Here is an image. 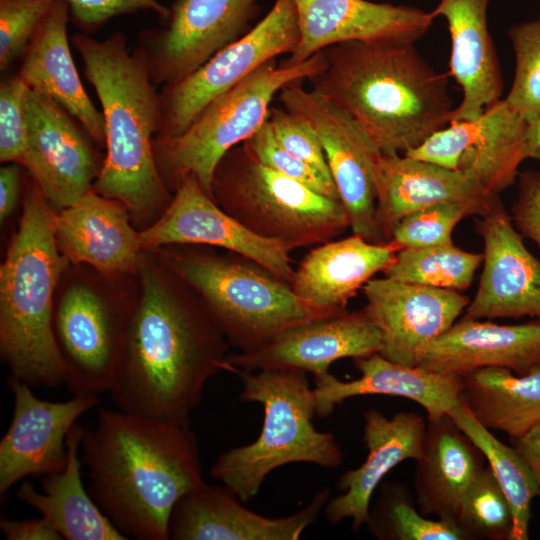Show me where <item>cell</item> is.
Returning a JSON list of instances; mask_svg holds the SVG:
<instances>
[{
	"label": "cell",
	"instance_id": "obj_1",
	"mask_svg": "<svg viewBox=\"0 0 540 540\" xmlns=\"http://www.w3.org/2000/svg\"><path fill=\"white\" fill-rule=\"evenodd\" d=\"M139 296L109 389L121 411L190 422L206 383L228 372L230 348L201 298L152 250L137 271Z\"/></svg>",
	"mask_w": 540,
	"mask_h": 540
},
{
	"label": "cell",
	"instance_id": "obj_2",
	"mask_svg": "<svg viewBox=\"0 0 540 540\" xmlns=\"http://www.w3.org/2000/svg\"><path fill=\"white\" fill-rule=\"evenodd\" d=\"M80 458L89 494L127 539L168 540L175 504L205 483L190 422L100 408Z\"/></svg>",
	"mask_w": 540,
	"mask_h": 540
},
{
	"label": "cell",
	"instance_id": "obj_3",
	"mask_svg": "<svg viewBox=\"0 0 540 540\" xmlns=\"http://www.w3.org/2000/svg\"><path fill=\"white\" fill-rule=\"evenodd\" d=\"M415 43L351 41L322 50L311 89L348 114L384 155L404 154L450 123L448 75Z\"/></svg>",
	"mask_w": 540,
	"mask_h": 540
},
{
	"label": "cell",
	"instance_id": "obj_4",
	"mask_svg": "<svg viewBox=\"0 0 540 540\" xmlns=\"http://www.w3.org/2000/svg\"><path fill=\"white\" fill-rule=\"evenodd\" d=\"M71 42L98 96L105 125L106 154L92 189L123 204L142 231L164 213L173 196L153 151L159 91L142 53L137 47L129 52L123 33L98 41L81 32Z\"/></svg>",
	"mask_w": 540,
	"mask_h": 540
},
{
	"label": "cell",
	"instance_id": "obj_5",
	"mask_svg": "<svg viewBox=\"0 0 540 540\" xmlns=\"http://www.w3.org/2000/svg\"><path fill=\"white\" fill-rule=\"evenodd\" d=\"M18 228L0 265V355L9 377L30 387L65 384L53 331L54 300L70 263L59 250L55 213L26 173Z\"/></svg>",
	"mask_w": 540,
	"mask_h": 540
},
{
	"label": "cell",
	"instance_id": "obj_6",
	"mask_svg": "<svg viewBox=\"0 0 540 540\" xmlns=\"http://www.w3.org/2000/svg\"><path fill=\"white\" fill-rule=\"evenodd\" d=\"M152 251L194 289L230 347L239 351L259 347L296 325L333 315L310 305L289 284L239 254L189 244Z\"/></svg>",
	"mask_w": 540,
	"mask_h": 540
},
{
	"label": "cell",
	"instance_id": "obj_7",
	"mask_svg": "<svg viewBox=\"0 0 540 540\" xmlns=\"http://www.w3.org/2000/svg\"><path fill=\"white\" fill-rule=\"evenodd\" d=\"M231 372L242 382L240 400L258 402L264 409L258 438L222 453L210 471L242 502L254 498L266 476L280 466L305 462L335 468L342 463L335 436L316 430L312 423L316 404L306 372L236 368Z\"/></svg>",
	"mask_w": 540,
	"mask_h": 540
},
{
	"label": "cell",
	"instance_id": "obj_8",
	"mask_svg": "<svg viewBox=\"0 0 540 540\" xmlns=\"http://www.w3.org/2000/svg\"><path fill=\"white\" fill-rule=\"evenodd\" d=\"M139 288L137 273L72 264L65 270L54 300L53 331L73 395L109 391Z\"/></svg>",
	"mask_w": 540,
	"mask_h": 540
},
{
	"label": "cell",
	"instance_id": "obj_9",
	"mask_svg": "<svg viewBox=\"0 0 540 540\" xmlns=\"http://www.w3.org/2000/svg\"><path fill=\"white\" fill-rule=\"evenodd\" d=\"M210 197L253 233L281 242L290 252L328 242L350 228L340 200L261 163L245 142L218 162Z\"/></svg>",
	"mask_w": 540,
	"mask_h": 540
},
{
	"label": "cell",
	"instance_id": "obj_10",
	"mask_svg": "<svg viewBox=\"0 0 540 540\" xmlns=\"http://www.w3.org/2000/svg\"><path fill=\"white\" fill-rule=\"evenodd\" d=\"M326 66L322 51L295 65L266 62L217 97L174 138H154L157 169L172 192L193 175L210 196L214 170L233 147L247 141L267 121L273 98L286 85L304 81Z\"/></svg>",
	"mask_w": 540,
	"mask_h": 540
},
{
	"label": "cell",
	"instance_id": "obj_11",
	"mask_svg": "<svg viewBox=\"0 0 540 540\" xmlns=\"http://www.w3.org/2000/svg\"><path fill=\"white\" fill-rule=\"evenodd\" d=\"M300 32L294 0H275L245 35L214 54L187 77L161 87L155 138L181 135L205 109L268 61L292 54Z\"/></svg>",
	"mask_w": 540,
	"mask_h": 540
},
{
	"label": "cell",
	"instance_id": "obj_12",
	"mask_svg": "<svg viewBox=\"0 0 540 540\" xmlns=\"http://www.w3.org/2000/svg\"><path fill=\"white\" fill-rule=\"evenodd\" d=\"M302 82L283 87L278 100L316 133L352 233L384 243L376 224L375 184V165L382 153L348 114Z\"/></svg>",
	"mask_w": 540,
	"mask_h": 540
},
{
	"label": "cell",
	"instance_id": "obj_13",
	"mask_svg": "<svg viewBox=\"0 0 540 540\" xmlns=\"http://www.w3.org/2000/svg\"><path fill=\"white\" fill-rule=\"evenodd\" d=\"M260 0H175L162 28L138 35L157 87L177 82L225 46L245 35L260 11Z\"/></svg>",
	"mask_w": 540,
	"mask_h": 540
},
{
	"label": "cell",
	"instance_id": "obj_14",
	"mask_svg": "<svg viewBox=\"0 0 540 540\" xmlns=\"http://www.w3.org/2000/svg\"><path fill=\"white\" fill-rule=\"evenodd\" d=\"M26 117L28 138L21 165L51 207L60 211L92 189L105 155L65 108L30 88Z\"/></svg>",
	"mask_w": 540,
	"mask_h": 540
},
{
	"label": "cell",
	"instance_id": "obj_15",
	"mask_svg": "<svg viewBox=\"0 0 540 540\" xmlns=\"http://www.w3.org/2000/svg\"><path fill=\"white\" fill-rule=\"evenodd\" d=\"M142 250L168 245L217 247L246 257L290 285L294 269L290 251L279 241L253 233L220 208L193 175L173 192L164 213L140 231Z\"/></svg>",
	"mask_w": 540,
	"mask_h": 540
},
{
	"label": "cell",
	"instance_id": "obj_16",
	"mask_svg": "<svg viewBox=\"0 0 540 540\" xmlns=\"http://www.w3.org/2000/svg\"><path fill=\"white\" fill-rule=\"evenodd\" d=\"M362 309L378 328L388 360L418 366L425 351L464 314L470 299L459 291L372 278Z\"/></svg>",
	"mask_w": 540,
	"mask_h": 540
},
{
	"label": "cell",
	"instance_id": "obj_17",
	"mask_svg": "<svg viewBox=\"0 0 540 540\" xmlns=\"http://www.w3.org/2000/svg\"><path fill=\"white\" fill-rule=\"evenodd\" d=\"M13 394L11 423L0 441V494L28 476H47L64 469L66 440L77 419L95 407L97 395H73L51 402L34 395L29 385L9 377Z\"/></svg>",
	"mask_w": 540,
	"mask_h": 540
},
{
	"label": "cell",
	"instance_id": "obj_18",
	"mask_svg": "<svg viewBox=\"0 0 540 540\" xmlns=\"http://www.w3.org/2000/svg\"><path fill=\"white\" fill-rule=\"evenodd\" d=\"M479 217L483 269L463 317L540 319V259L525 246L500 198Z\"/></svg>",
	"mask_w": 540,
	"mask_h": 540
},
{
	"label": "cell",
	"instance_id": "obj_19",
	"mask_svg": "<svg viewBox=\"0 0 540 540\" xmlns=\"http://www.w3.org/2000/svg\"><path fill=\"white\" fill-rule=\"evenodd\" d=\"M381 349L380 332L363 310H344L291 327L254 349L228 354L227 364L228 372L300 370L319 376L337 360L365 357Z\"/></svg>",
	"mask_w": 540,
	"mask_h": 540
},
{
	"label": "cell",
	"instance_id": "obj_20",
	"mask_svg": "<svg viewBox=\"0 0 540 540\" xmlns=\"http://www.w3.org/2000/svg\"><path fill=\"white\" fill-rule=\"evenodd\" d=\"M300 40L281 63L299 64L325 48L351 41L415 43L435 19L430 12L368 0H294Z\"/></svg>",
	"mask_w": 540,
	"mask_h": 540
},
{
	"label": "cell",
	"instance_id": "obj_21",
	"mask_svg": "<svg viewBox=\"0 0 540 540\" xmlns=\"http://www.w3.org/2000/svg\"><path fill=\"white\" fill-rule=\"evenodd\" d=\"M330 489L318 491L306 507L271 518L247 509L227 486L204 483L183 495L169 519L173 540H297L326 506Z\"/></svg>",
	"mask_w": 540,
	"mask_h": 540
},
{
	"label": "cell",
	"instance_id": "obj_22",
	"mask_svg": "<svg viewBox=\"0 0 540 540\" xmlns=\"http://www.w3.org/2000/svg\"><path fill=\"white\" fill-rule=\"evenodd\" d=\"M376 224L384 243L407 215L439 203L457 202L488 211L499 195L486 191L460 170L405 154H381L375 165Z\"/></svg>",
	"mask_w": 540,
	"mask_h": 540
},
{
	"label": "cell",
	"instance_id": "obj_23",
	"mask_svg": "<svg viewBox=\"0 0 540 540\" xmlns=\"http://www.w3.org/2000/svg\"><path fill=\"white\" fill-rule=\"evenodd\" d=\"M59 250L72 265L104 273L136 274L142 254L140 231L119 201L93 189L55 213Z\"/></svg>",
	"mask_w": 540,
	"mask_h": 540
},
{
	"label": "cell",
	"instance_id": "obj_24",
	"mask_svg": "<svg viewBox=\"0 0 540 540\" xmlns=\"http://www.w3.org/2000/svg\"><path fill=\"white\" fill-rule=\"evenodd\" d=\"M540 365V319L504 325L462 317L425 351L418 366L464 376L486 367L525 374Z\"/></svg>",
	"mask_w": 540,
	"mask_h": 540
},
{
	"label": "cell",
	"instance_id": "obj_25",
	"mask_svg": "<svg viewBox=\"0 0 540 540\" xmlns=\"http://www.w3.org/2000/svg\"><path fill=\"white\" fill-rule=\"evenodd\" d=\"M363 417L367 457L361 466L340 477L338 489L343 493L328 500L325 508L330 523L350 518L354 531L366 524L371 497L385 475L404 460L419 458L427 426L413 412H401L389 419L369 409Z\"/></svg>",
	"mask_w": 540,
	"mask_h": 540
},
{
	"label": "cell",
	"instance_id": "obj_26",
	"mask_svg": "<svg viewBox=\"0 0 540 540\" xmlns=\"http://www.w3.org/2000/svg\"><path fill=\"white\" fill-rule=\"evenodd\" d=\"M490 0H440L431 11L444 17L451 40L449 73L462 91L450 122L472 121L501 99L503 78L487 10Z\"/></svg>",
	"mask_w": 540,
	"mask_h": 540
},
{
	"label": "cell",
	"instance_id": "obj_27",
	"mask_svg": "<svg viewBox=\"0 0 540 540\" xmlns=\"http://www.w3.org/2000/svg\"><path fill=\"white\" fill-rule=\"evenodd\" d=\"M358 379L341 381L329 372L314 376L316 415L329 416L336 405L361 395H389L418 403L428 419H436L460 401L462 378L407 366L386 359L379 353L356 358Z\"/></svg>",
	"mask_w": 540,
	"mask_h": 540
},
{
	"label": "cell",
	"instance_id": "obj_28",
	"mask_svg": "<svg viewBox=\"0 0 540 540\" xmlns=\"http://www.w3.org/2000/svg\"><path fill=\"white\" fill-rule=\"evenodd\" d=\"M398 248L353 234L312 248L294 269L290 287L310 305L335 314L393 262Z\"/></svg>",
	"mask_w": 540,
	"mask_h": 540
},
{
	"label": "cell",
	"instance_id": "obj_29",
	"mask_svg": "<svg viewBox=\"0 0 540 540\" xmlns=\"http://www.w3.org/2000/svg\"><path fill=\"white\" fill-rule=\"evenodd\" d=\"M69 7L55 0L22 58L18 74L27 86L65 108L76 118L100 148H105V125L86 93L69 47Z\"/></svg>",
	"mask_w": 540,
	"mask_h": 540
},
{
	"label": "cell",
	"instance_id": "obj_30",
	"mask_svg": "<svg viewBox=\"0 0 540 540\" xmlns=\"http://www.w3.org/2000/svg\"><path fill=\"white\" fill-rule=\"evenodd\" d=\"M484 460L480 449L448 413L428 419L422 452L416 459L415 468L417 503L421 513L457 525L461 503L485 468Z\"/></svg>",
	"mask_w": 540,
	"mask_h": 540
},
{
	"label": "cell",
	"instance_id": "obj_31",
	"mask_svg": "<svg viewBox=\"0 0 540 540\" xmlns=\"http://www.w3.org/2000/svg\"><path fill=\"white\" fill-rule=\"evenodd\" d=\"M84 428L76 423L68 433L67 460L62 471L47 475L42 492L23 481L16 498L37 510L67 540H125L95 503L81 479L80 445Z\"/></svg>",
	"mask_w": 540,
	"mask_h": 540
},
{
	"label": "cell",
	"instance_id": "obj_32",
	"mask_svg": "<svg viewBox=\"0 0 540 540\" xmlns=\"http://www.w3.org/2000/svg\"><path fill=\"white\" fill-rule=\"evenodd\" d=\"M461 378V401L487 429L514 440L540 423V365L525 374L486 367Z\"/></svg>",
	"mask_w": 540,
	"mask_h": 540
},
{
	"label": "cell",
	"instance_id": "obj_33",
	"mask_svg": "<svg viewBox=\"0 0 540 540\" xmlns=\"http://www.w3.org/2000/svg\"><path fill=\"white\" fill-rule=\"evenodd\" d=\"M527 121L505 99L472 120V133L458 170L486 191L499 195L517 180L524 154Z\"/></svg>",
	"mask_w": 540,
	"mask_h": 540
},
{
	"label": "cell",
	"instance_id": "obj_34",
	"mask_svg": "<svg viewBox=\"0 0 540 540\" xmlns=\"http://www.w3.org/2000/svg\"><path fill=\"white\" fill-rule=\"evenodd\" d=\"M448 414L483 453L488 467L504 492L512 513L510 540H528L531 502L540 488L517 451L484 427L460 401Z\"/></svg>",
	"mask_w": 540,
	"mask_h": 540
},
{
	"label": "cell",
	"instance_id": "obj_35",
	"mask_svg": "<svg viewBox=\"0 0 540 540\" xmlns=\"http://www.w3.org/2000/svg\"><path fill=\"white\" fill-rule=\"evenodd\" d=\"M483 261L453 243L424 249H400L384 276L412 284L462 291L467 289Z\"/></svg>",
	"mask_w": 540,
	"mask_h": 540
},
{
	"label": "cell",
	"instance_id": "obj_36",
	"mask_svg": "<svg viewBox=\"0 0 540 540\" xmlns=\"http://www.w3.org/2000/svg\"><path fill=\"white\" fill-rule=\"evenodd\" d=\"M366 525L381 540H467L456 524L425 518L408 489L398 484L383 487Z\"/></svg>",
	"mask_w": 540,
	"mask_h": 540
},
{
	"label": "cell",
	"instance_id": "obj_37",
	"mask_svg": "<svg viewBox=\"0 0 540 540\" xmlns=\"http://www.w3.org/2000/svg\"><path fill=\"white\" fill-rule=\"evenodd\" d=\"M512 513L508 500L487 466L469 487L457 525L470 539L510 540Z\"/></svg>",
	"mask_w": 540,
	"mask_h": 540
},
{
	"label": "cell",
	"instance_id": "obj_38",
	"mask_svg": "<svg viewBox=\"0 0 540 540\" xmlns=\"http://www.w3.org/2000/svg\"><path fill=\"white\" fill-rule=\"evenodd\" d=\"M515 55V73L504 98L527 122L540 113V17L507 31Z\"/></svg>",
	"mask_w": 540,
	"mask_h": 540
},
{
	"label": "cell",
	"instance_id": "obj_39",
	"mask_svg": "<svg viewBox=\"0 0 540 540\" xmlns=\"http://www.w3.org/2000/svg\"><path fill=\"white\" fill-rule=\"evenodd\" d=\"M480 215L477 208L457 202L439 203L404 217L390 240L400 249H424L452 244V232L465 217Z\"/></svg>",
	"mask_w": 540,
	"mask_h": 540
},
{
	"label": "cell",
	"instance_id": "obj_40",
	"mask_svg": "<svg viewBox=\"0 0 540 540\" xmlns=\"http://www.w3.org/2000/svg\"><path fill=\"white\" fill-rule=\"evenodd\" d=\"M55 0H0V70L22 57Z\"/></svg>",
	"mask_w": 540,
	"mask_h": 540
},
{
	"label": "cell",
	"instance_id": "obj_41",
	"mask_svg": "<svg viewBox=\"0 0 540 540\" xmlns=\"http://www.w3.org/2000/svg\"><path fill=\"white\" fill-rule=\"evenodd\" d=\"M245 143L261 163L325 197L340 200L332 179L323 176L315 168L289 153L278 143L268 119Z\"/></svg>",
	"mask_w": 540,
	"mask_h": 540
},
{
	"label": "cell",
	"instance_id": "obj_42",
	"mask_svg": "<svg viewBox=\"0 0 540 540\" xmlns=\"http://www.w3.org/2000/svg\"><path fill=\"white\" fill-rule=\"evenodd\" d=\"M29 87L19 74L0 83V161L19 163L27 146L26 97Z\"/></svg>",
	"mask_w": 540,
	"mask_h": 540
},
{
	"label": "cell",
	"instance_id": "obj_43",
	"mask_svg": "<svg viewBox=\"0 0 540 540\" xmlns=\"http://www.w3.org/2000/svg\"><path fill=\"white\" fill-rule=\"evenodd\" d=\"M268 122L285 150L332 179L322 145L307 123L285 108L275 106L270 107Z\"/></svg>",
	"mask_w": 540,
	"mask_h": 540
},
{
	"label": "cell",
	"instance_id": "obj_44",
	"mask_svg": "<svg viewBox=\"0 0 540 540\" xmlns=\"http://www.w3.org/2000/svg\"><path fill=\"white\" fill-rule=\"evenodd\" d=\"M70 20L82 33L90 34L101 29L113 17L152 10L162 24L169 17V7L159 0H65Z\"/></svg>",
	"mask_w": 540,
	"mask_h": 540
},
{
	"label": "cell",
	"instance_id": "obj_45",
	"mask_svg": "<svg viewBox=\"0 0 540 540\" xmlns=\"http://www.w3.org/2000/svg\"><path fill=\"white\" fill-rule=\"evenodd\" d=\"M518 191L511 218L523 237L540 248V170H527L518 174Z\"/></svg>",
	"mask_w": 540,
	"mask_h": 540
},
{
	"label": "cell",
	"instance_id": "obj_46",
	"mask_svg": "<svg viewBox=\"0 0 540 540\" xmlns=\"http://www.w3.org/2000/svg\"><path fill=\"white\" fill-rule=\"evenodd\" d=\"M26 175L19 163H4L0 168V222L3 224L15 211Z\"/></svg>",
	"mask_w": 540,
	"mask_h": 540
},
{
	"label": "cell",
	"instance_id": "obj_47",
	"mask_svg": "<svg viewBox=\"0 0 540 540\" xmlns=\"http://www.w3.org/2000/svg\"><path fill=\"white\" fill-rule=\"evenodd\" d=\"M0 529L7 540H61L57 530L44 517L12 520L1 518Z\"/></svg>",
	"mask_w": 540,
	"mask_h": 540
},
{
	"label": "cell",
	"instance_id": "obj_48",
	"mask_svg": "<svg viewBox=\"0 0 540 540\" xmlns=\"http://www.w3.org/2000/svg\"><path fill=\"white\" fill-rule=\"evenodd\" d=\"M512 443L540 488V423Z\"/></svg>",
	"mask_w": 540,
	"mask_h": 540
},
{
	"label": "cell",
	"instance_id": "obj_49",
	"mask_svg": "<svg viewBox=\"0 0 540 540\" xmlns=\"http://www.w3.org/2000/svg\"><path fill=\"white\" fill-rule=\"evenodd\" d=\"M524 154L525 159L540 161V113L527 122Z\"/></svg>",
	"mask_w": 540,
	"mask_h": 540
}]
</instances>
